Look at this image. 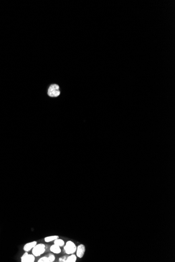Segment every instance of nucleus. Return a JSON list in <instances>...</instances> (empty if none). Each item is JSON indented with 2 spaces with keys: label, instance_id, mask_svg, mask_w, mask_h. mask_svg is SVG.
<instances>
[{
  "label": "nucleus",
  "instance_id": "f257e3e1",
  "mask_svg": "<svg viewBox=\"0 0 175 262\" xmlns=\"http://www.w3.org/2000/svg\"><path fill=\"white\" fill-rule=\"evenodd\" d=\"M47 94L51 97H57L60 94L59 87L57 84H52L48 88Z\"/></svg>",
  "mask_w": 175,
  "mask_h": 262
},
{
  "label": "nucleus",
  "instance_id": "f03ea898",
  "mask_svg": "<svg viewBox=\"0 0 175 262\" xmlns=\"http://www.w3.org/2000/svg\"><path fill=\"white\" fill-rule=\"evenodd\" d=\"M45 248L46 246L45 244L41 243L37 244L33 247L32 249V253L36 257H38L44 253L46 250Z\"/></svg>",
  "mask_w": 175,
  "mask_h": 262
},
{
  "label": "nucleus",
  "instance_id": "7ed1b4c3",
  "mask_svg": "<svg viewBox=\"0 0 175 262\" xmlns=\"http://www.w3.org/2000/svg\"><path fill=\"white\" fill-rule=\"evenodd\" d=\"M64 250L66 254L71 255L76 252L77 247L76 244L71 241H68L64 247Z\"/></svg>",
  "mask_w": 175,
  "mask_h": 262
},
{
  "label": "nucleus",
  "instance_id": "20e7f679",
  "mask_svg": "<svg viewBox=\"0 0 175 262\" xmlns=\"http://www.w3.org/2000/svg\"><path fill=\"white\" fill-rule=\"evenodd\" d=\"M35 260V256L33 254H29L27 252H26L21 257L22 262H34Z\"/></svg>",
  "mask_w": 175,
  "mask_h": 262
},
{
  "label": "nucleus",
  "instance_id": "39448f33",
  "mask_svg": "<svg viewBox=\"0 0 175 262\" xmlns=\"http://www.w3.org/2000/svg\"><path fill=\"white\" fill-rule=\"evenodd\" d=\"M86 252V247L84 244H80L77 247L76 255L77 257L82 258L84 256Z\"/></svg>",
  "mask_w": 175,
  "mask_h": 262
},
{
  "label": "nucleus",
  "instance_id": "423d86ee",
  "mask_svg": "<svg viewBox=\"0 0 175 262\" xmlns=\"http://www.w3.org/2000/svg\"><path fill=\"white\" fill-rule=\"evenodd\" d=\"M55 260V257L53 254H50L47 256H44L38 260V262H53Z\"/></svg>",
  "mask_w": 175,
  "mask_h": 262
},
{
  "label": "nucleus",
  "instance_id": "0eeeda50",
  "mask_svg": "<svg viewBox=\"0 0 175 262\" xmlns=\"http://www.w3.org/2000/svg\"><path fill=\"white\" fill-rule=\"evenodd\" d=\"M37 244L36 241H33V242H29L26 244L23 247V249L25 252H29L31 249H33V247Z\"/></svg>",
  "mask_w": 175,
  "mask_h": 262
},
{
  "label": "nucleus",
  "instance_id": "6e6552de",
  "mask_svg": "<svg viewBox=\"0 0 175 262\" xmlns=\"http://www.w3.org/2000/svg\"><path fill=\"white\" fill-rule=\"evenodd\" d=\"M50 251L55 254H59V253H60L61 251L60 247L55 244L51 246L50 247Z\"/></svg>",
  "mask_w": 175,
  "mask_h": 262
},
{
  "label": "nucleus",
  "instance_id": "1a4fd4ad",
  "mask_svg": "<svg viewBox=\"0 0 175 262\" xmlns=\"http://www.w3.org/2000/svg\"><path fill=\"white\" fill-rule=\"evenodd\" d=\"M58 238H59V236L58 235H52V236L46 237L44 240L46 242H50L53 241Z\"/></svg>",
  "mask_w": 175,
  "mask_h": 262
},
{
  "label": "nucleus",
  "instance_id": "9d476101",
  "mask_svg": "<svg viewBox=\"0 0 175 262\" xmlns=\"http://www.w3.org/2000/svg\"><path fill=\"white\" fill-rule=\"evenodd\" d=\"M77 261V256L76 255L72 254L71 255L67 258L66 262H76Z\"/></svg>",
  "mask_w": 175,
  "mask_h": 262
},
{
  "label": "nucleus",
  "instance_id": "9b49d317",
  "mask_svg": "<svg viewBox=\"0 0 175 262\" xmlns=\"http://www.w3.org/2000/svg\"><path fill=\"white\" fill-rule=\"evenodd\" d=\"M54 244H56L60 247H64V245H65V242L63 240L60 239L58 238L55 240H54Z\"/></svg>",
  "mask_w": 175,
  "mask_h": 262
},
{
  "label": "nucleus",
  "instance_id": "f8f14e48",
  "mask_svg": "<svg viewBox=\"0 0 175 262\" xmlns=\"http://www.w3.org/2000/svg\"><path fill=\"white\" fill-rule=\"evenodd\" d=\"M67 258V256H63V257H60V258L59 259V262H66Z\"/></svg>",
  "mask_w": 175,
  "mask_h": 262
}]
</instances>
